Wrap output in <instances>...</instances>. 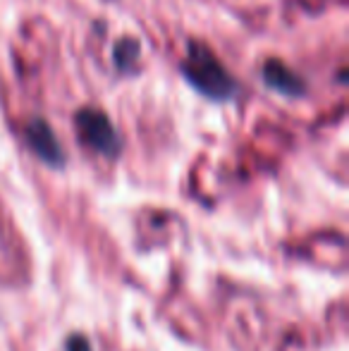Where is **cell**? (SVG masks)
<instances>
[{
    "mask_svg": "<svg viewBox=\"0 0 349 351\" xmlns=\"http://www.w3.org/2000/svg\"><path fill=\"white\" fill-rule=\"evenodd\" d=\"M136 58H139V41L136 38H120V41L115 43V65L120 67V70H132L136 62Z\"/></svg>",
    "mask_w": 349,
    "mask_h": 351,
    "instance_id": "5",
    "label": "cell"
},
{
    "mask_svg": "<svg viewBox=\"0 0 349 351\" xmlns=\"http://www.w3.org/2000/svg\"><path fill=\"white\" fill-rule=\"evenodd\" d=\"M75 127L80 141L91 146L96 153L106 158H115L120 153V136H117L115 127H112L110 117L98 108H80L75 115Z\"/></svg>",
    "mask_w": 349,
    "mask_h": 351,
    "instance_id": "2",
    "label": "cell"
},
{
    "mask_svg": "<svg viewBox=\"0 0 349 351\" xmlns=\"http://www.w3.org/2000/svg\"><path fill=\"white\" fill-rule=\"evenodd\" d=\"M180 72L189 82V86L208 101L225 103L237 96V82L230 77L218 56L201 41H189L186 56L180 60Z\"/></svg>",
    "mask_w": 349,
    "mask_h": 351,
    "instance_id": "1",
    "label": "cell"
},
{
    "mask_svg": "<svg viewBox=\"0 0 349 351\" xmlns=\"http://www.w3.org/2000/svg\"><path fill=\"white\" fill-rule=\"evenodd\" d=\"M24 136H27L29 148H32L46 165H51V167L65 165V151H62L56 132L51 130V125H48L43 117L29 120L27 127H24Z\"/></svg>",
    "mask_w": 349,
    "mask_h": 351,
    "instance_id": "3",
    "label": "cell"
},
{
    "mask_svg": "<svg viewBox=\"0 0 349 351\" xmlns=\"http://www.w3.org/2000/svg\"><path fill=\"white\" fill-rule=\"evenodd\" d=\"M65 351H93V349H91V342H88L84 335H72L65 344Z\"/></svg>",
    "mask_w": 349,
    "mask_h": 351,
    "instance_id": "6",
    "label": "cell"
},
{
    "mask_svg": "<svg viewBox=\"0 0 349 351\" xmlns=\"http://www.w3.org/2000/svg\"><path fill=\"white\" fill-rule=\"evenodd\" d=\"M261 77L265 86L282 93V96H304L306 93V82L294 70H289L282 60H278V58L265 60Z\"/></svg>",
    "mask_w": 349,
    "mask_h": 351,
    "instance_id": "4",
    "label": "cell"
}]
</instances>
